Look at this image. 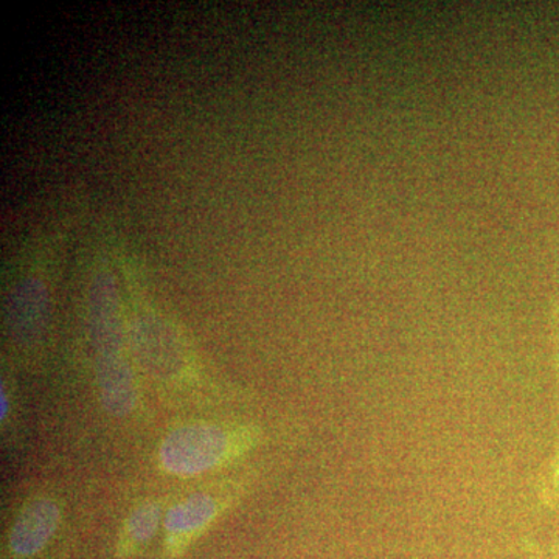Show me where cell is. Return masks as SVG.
I'll use <instances>...</instances> for the list:
<instances>
[{
  "label": "cell",
  "instance_id": "cell-1",
  "mask_svg": "<svg viewBox=\"0 0 559 559\" xmlns=\"http://www.w3.org/2000/svg\"><path fill=\"white\" fill-rule=\"evenodd\" d=\"M240 440L212 423H190L171 430L159 450L162 466L175 476L190 477L218 468L237 452Z\"/></svg>",
  "mask_w": 559,
  "mask_h": 559
},
{
  "label": "cell",
  "instance_id": "cell-2",
  "mask_svg": "<svg viewBox=\"0 0 559 559\" xmlns=\"http://www.w3.org/2000/svg\"><path fill=\"white\" fill-rule=\"evenodd\" d=\"M60 506L50 498L32 500L22 509L10 532V547L17 557H32L47 546L60 524Z\"/></svg>",
  "mask_w": 559,
  "mask_h": 559
},
{
  "label": "cell",
  "instance_id": "cell-3",
  "mask_svg": "<svg viewBox=\"0 0 559 559\" xmlns=\"http://www.w3.org/2000/svg\"><path fill=\"white\" fill-rule=\"evenodd\" d=\"M216 513H218V500L200 492L183 499L168 510L165 530L171 538H186L207 527Z\"/></svg>",
  "mask_w": 559,
  "mask_h": 559
},
{
  "label": "cell",
  "instance_id": "cell-4",
  "mask_svg": "<svg viewBox=\"0 0 559 559\" xmlns=\"http://www.w3.org/2000/svg\"><path fill=\"white\" fill-rule=\"evenodd\" d=\"M160 506L146 503L132 511L127 524V533L134 544L148 543L159 527Z\"/></svg>",
  "mask_w": 559,
  "mask_h": 559
},
{
  "label": "cell",
  "instance_id": "cell-5",
  "mask_svg": "<svg viewBox=\"0 0 559 559\" xmlns=\"http://www.w3.org/2000/svg\"><path fill=\"white\" fill-rule=\"evenodd\" d=\"M550 484L551 487L558 489L559 491V448L557 452V457H555L554 466H551Z\"/></svg>",
  "mask_w": 559,
  "mask_h": 559
},
{
  "label": "cell",
  "instance_id": "cell-6",
  "mask_svg": "<svg viewBox=\"0 0 559 559\" xmlns=\"http://www.w3.org/2000/svg\"><path fill=\"white\" fill-rule=\"evenodd\" d=\"M0 404H2V406H0V417L2 418H5L7 417V412H9V400H5V392H3L2 390V395H0Z\"/></svg>",
  "mask_w": 559,
  "mask_h": 559
}]
</instances>
